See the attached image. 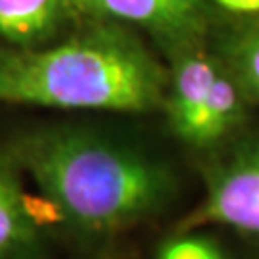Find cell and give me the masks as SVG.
<instances>
[{"label":"cell","instance_id":"3957f363","mask_svg":"<svg viewBox=\"0 0 259 259\" xmlns=\"http://www.w3.org/2000/svg\"><path fill=\"white\" fill-rule=\"evenodd\" d=\"M207 225L259 240V137L238 146L209 173L204 202L181 223V231Z\"/></svg>","mask_w":259,"mask_h":259},{"label":"cell","instance_id":"ba28073f","mask_svg":"<svg viewBox=\"0 0 259 259\" xmlns=\"http://www.w3.org/2000/svg\"><path fill=\"white\" fill-rule=\"evenodd\" d=\"M242 89L232 73L219 71L213 83L209 100L204 110L202 121L198 125L194 144L196 148H209L219 144L231 135L242 119Z\"/></svg>","mask_w":259,"mask_h":259},{"label":"cell","instance_id":"6da1fadb","mask_svg":"<svg viewBox=\"0 0 259 259\" xmlns=\"http://www.w3.org/2000/svg\"><path fill=\"white\" fill-rule=\"evenodd\" d=\"M6 150L48 205L87 234L125 231L173 198V175L157 157L98 131H33Z\"/></svg>","mask_w":259,"mask_h":259},{"label":"cell","instance_id":"8992f818","mask_svg":"<svg viewBox=\"0 0 259 259\" xmlns=\"http://www.w3.org/2000/svg\"><path fill=\"white\" fill-rule=\"evenodd\" d=\"M219 71L221 67L200 52H185L177 60L165 106L175 135L190 146Z\"/></svg>","mask_w":259,"mask_h":259},{"label":"cell","instance_id":"52a82bcc","mask_svg":"<svg viewBox=\"0 0 259 259\" xmlns=\"http://www.w3.org/2000/svg\"><path fill=\"white\" fill-rule=\"evenodd\" d=\"M67 14L69 0H0V40L10 47H38Z\"/></svg>","mask_w":259,"mask_h":259},{"label":"cell","instance_id":"5b68a950","mask_svg":"<svg viewBox=\"0 0 259 259\" xmlns=\"http://www.w3.org/2000/svg\"><path fill=\"white\" fill-rule=\"evenodd\" d=\"M19 173L8 150H0V259H31L40 250V221Z\"/></svg>","mask_w":259,"mask_h":259},{"label":"cell","instance_id":"277c9868","mask_svg":"<svg viewBox=\"0 0 259 259\" xmlns=\"http://www.w3.org/2000/svg\"><path fill=\"white\" fill-rule=\"evenodd\" d=\"M71 14L137 23L175 42H186L204 25L200 0H69Z\"/></svg>","mask_w":259,"mask_h":259},{"label":"cell","instance_id":"30bf717a","mask_svg":"<svg viewBox=\"0 0 259 259\" xmlns=\"http://www.w3.org/2000/svg\"><path fill=\"white\" fill-rule=\"evenodd\" d=\"M157 259H227L223 251L202 236H183L169 240L159 250Z\"/></svg>","mask_w":259,"mask_h":259},{"label":"cell","instance_id":"9c48e42d","mask_svg":"<svg viewBox=\"0 0 259 259\" xmlns=\"http://www.w3.org/2000/svg\"><path fill=\"white\" fill-rule=\"evenodd\" d=\"M231 73L242 93L259 98V23L232 40L229 50Z\"/></svg>","mask_w":259,"mask_h":259},{"label":"cell","instance_id":"8fae6325","mask_svg":"<svg viewBox=\"0 0 259 259\" xmlns=\"http://www.w3.org/2000/svg\"><path fill=\"white\" fill-rule=\"evenodd\" d=\"M219 6L238 12V14H255L259 12V0H215Z\"/></svg>","mask_w":259,"mask_h":259},{"label":"cell","instance_id":"7a4b0ae2","mask_svg":"<svg viewBox=\"0 0 259 259\" xmlns=\"http://www.w3.org/2000/svg\"><path fill=\"white\" fill-rule=\"evenodd\" d=\"M165 91L163 67L117 25L52 47L0 48V104L146 113L165 104Z\"/></svg>","mask_w":259,"mask_h":259}]
</instances>
